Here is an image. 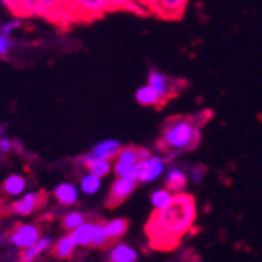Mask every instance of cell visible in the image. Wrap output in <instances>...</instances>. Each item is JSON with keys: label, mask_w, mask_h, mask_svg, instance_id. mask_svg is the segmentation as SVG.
<instances>
[{"label": "cell", "mask_w": 262, "mask_h": 262, "mask_svg": "<svg viewBox=\"0 0 262 262\" xmlns=\"http://www.w3.org/2000/svg\"><path fill=\"white\" fill-rule=\"evenodd\" d=\"M196 215L195 200L192 195L187 193H176L170 204L154 212L148 223V234L151 242L162 244L165 247L166 242H176L179 237L192 226Z\"/></svg>", "instance_id": "cell-1"}, {"label": "cell", "mask_w": 262, "mask_h": 262, "mask_svg": "<svg viewBox=\"0 0 262 262\" xmlns=\"http://www.w3.org/2000/svg\"><path fill=\"white\" fill-rule=\"evenodd\" d=\"M203 118L192 116H173L163 124L159 148L165 152V159H173L178 154L193 149L201 140Z\"/></svg>", "instance_id": "cell-2"}, {"label": "cell", "mask_w": 262, "mask_h": 262, "mask_svg": "<svg viewBox=\"0 0 262 262\" xmlns=\"http://www.w3.org/2000/svg\"><path fill=\"white\" fill-rule=\"evenodd\" d=\"M149 154L146 148L138 146H121L112 160V171L118 178H134L137 179L141 159Z\"/></svg>", "instance_id": "cell-3"}, {"label": "cell", "mask_w": 262, "mask_h": 262, "mask_svg": "<svg viewBox=\"0 0 262 262\" xmlns=\"http://www.w3.org/2000/svg\"><path fill=\"white\" fill-rule=\"evenodd\" d=\"M16 16L20 17H46L57 19L64 17L63 0H20Z\"/></svg>", "instance_id": "cell-4"}, {"label": "cell", "mask_w": 262, "mask_h": 262, "mask_svg": "<svg viewBox=\"0 0 262 262\" xmlns=\"http://www.w3.org/2000/svg\"><path fill=\"white\" fill-rule=\"evenodd\" d=\"M66 16L77 19H94L108 11L105 0H63Z\"/></svg>", "instance_id": "cell-5"}, {"label": "cell", "mask_w": 262, "mask_h": 262, "mask_svg": "<svg viewBox=\"0 0 262 262\" xmlns=\"http://www.w3.org/2000/svg\"><path fill=\"white\" fill-rule=\"evenodd\" d=\"M165 166H166V159L163 156L149 152L145 159H141V162H140L137 181L143 182V184H149V182L157 181L163 174Z\"/></svg>", "instance_id": "cell-6"}, {"label": "cell", "mask_w": 262, "mask_h": 262, "mask_svg": "<svg viewBox=\"0 0 262 262\" xmlns=\"http://www.w3.org/2000/svg\"><path fill=\"white\" fill-rule=\"evenodd\" d=\"M149 86H152L159 98L162 99L163 104H166V101H168L170 98H173L176 94V88H174V80H171L168 76H165L163 73H160V71L157 69H151L149 74H148V82H146Z\"/></svg>", "instance_id": "cell-7"}, {"label": "cell", "mask_w": 262, "mask_h": 262, "mask_svg": "<svg viewBox=\"0 0 262 262\" xmlns=\"http://www.w3.org/2000/svg\"><path fill=\"white\" fill-rule=\"evenodd\" d=\"M138 181L134 179V178H118L112 187H110V192H108V206L113 207V206H118L121 204L137 187Z\"/></svg>", "instance_id": "cell-8"}, {"label": "cell", "mask_w": 262, "mask_h": 262, "mask_svg": "<svg viewBox=\"0 0 262 262\" xmlns=\"http://www.w3.org/2000/svg\"><path fill=\"white\" fill-rule=\"evenodd\" d=\"M190 0H157L154 13L165 19H178L184 14Z\"/></svg>", "instance_id": "cell-9"}, {"label": "cell", "mask_w": 262, "mask_h": 262, "mask_svg": "<svg viewBox=\"0 0 262 262\" xmlns=\"http://www.w3.org/2000/svg\"><path fill=\"white\" fill-rule=\"evenodd\" d=\"M42 203V193L38 192H29V193H22V196L13 203L11 210L17 215H30L33 213Z\"/></svg>", "instance_id": "cell-10"}, {"label": "cell", "mask_w": 262, "mask_h": 262, "mask_svg": "<svg viewBox=\"0 0 262 262\" xmlns=\"http://www.w3.org/2000/svg\"><path fill=\"white\" fill-rule=\"evenodd\" d=\"M121 143L120 140L115 138H107L102 140L99 143H96L90 152H86L88 159H107V160H113V157L116 156V152L121 149Z\"/></svg>", "instance_id": "cell-11"}, {"label": "cell", "mask_w": 262, "mask_h": 262, "mask_svg": "<svg viewBox=\"0 0 262 262\" xmlns=\"http://www.w3.org/2000/svg\"><path fill=\"white\" fill-rule=\"evenodd\" d=\"M39 239V231L36 226L33 225H22L19 226L10 237V241L19 247V248H27L33 244H36V241Z\"/></svg>", "instance_id": "cell-12"}, {"label": "cell", "mask_w": 262, "mask_h": 262, "mask_svg": "<svg viewBox=\"0 0 262 262\" xmlns=\"http://www.w3.org/2000/svg\"><path fill=\"white\" fill-rule=\"evenodd\" d=\"M79 163L86 166L88 173L98 176V178H107L112 173V160L107 159H88L86 152L79 157Z\"/></svg>", "instance_id": "cell-13"}, {"label": "cell", "mask_w": 262, "mask_h": 262, "mask_svg": "<svg viewBox=\"0 0 262 262\" xmlns=\"http://www.w3.org/2000/svg\"><path fill=\"white\" fill-rule=\"evenodd\" d=\"M54 196L63 206H73L79 200V188L71 182H61L55 187Z\"/></svg>", "instance_id": "cell-14"}, {"label": "cell", "mask_w": 262, "mask_h": 262, "mask_svg": "<svg viewBox=\"0 0 262 262\" xmlns=\"http://www.w3.org/2000/svg\"><path fill=\"white\" fill-rule=\"evenodd\" d=\"M187 182H188V178L182 168H179V166H170L168 171H166V188H168L170 192H174V193L182 192Z\"/></svg>", "instance_id": "cell-15"}, {"label": "cell", "mask_w": 262, "mask_h": 262, "mask_svg": "<svg viewBox=\"0 0 262 262\" xmlns=\"http://www.w3.org/2000/svg\"><path fill=\"white\" fill-rule=\"evenodd\" d=\"M135 99L140 105L143 107H157V105H163L162 99L159 98L157 91L149 86L148 83L140 86L137 91H135Z\"/></svg>", "instance_id": "cell-16"}, {"label": "cell", "mask_w": 262, "mask_h": 262, "mask_svg": "<svg viewBox=\"0 0 262 262\" xmlns=\"http://www.w3.org/2000/svg\"><path fill=\"white\" fill-rule=\"evenodd\" d=\"M4 192L10 196H19L26 192L27 188V181L20 174H10L5 181H4Z\"/></svg>", "instance_id": "cell-17"}, {"label": "cell", "mask_w": 262, "mask_h": 262, "mask_svg": "<svg viewBox=\"0 0 262 262\" xmlns=\"http://www.w3.org/2000/svg\"><path fill=\"white\" fill-rule=\"evenodd\" d=\"M51 247H52L51 237H39V239L36 241V244L26 248V251H24V254H22V260L24 262H32L33 259H36L39 256V253L49 250Z\"/></svg>", "instance_id": "cell-18"}, {"label": "cell", "mask_w": 262, "mask_h": 262, "mask_svg": "<svg viewBox=\"0 0 262 262\" xmlns=\"http://www.w3.org/2000/svg\"><path fill=\"white\" fill-rule=\"evenodd\" d=\"M104 229H105L108 241H116V239H120V237H123L126 234L127 222L124 219H115V220H110L108 223H105Z\"/></svg>", "instance_id": "cell-19"}, {"label": "cell", "mask_w": 262, "mask_h": 262, "mask_svg": "<svg viewBox=\"0 0 262 262\" xmlns=\"http://www.w3.org/2000/svg\"><path fill=\"white\" fill-rule=\"evenodd\" d=\"M110 257L113 262H135L137 260V251L134 248H130L129 245L120 244L113 247Z\"/></svg>", "instance_id": "cell-20"}, {"label": "cell", "mask_w": 262, "mask_h": 262, "mask_svg": "<svg viewBox=\"0 0 262 262\" xmlns=\"http://www.w3.org/2000/svg\"><path fill=\"white\" fill-rule=\"evenodd\" d=\"M101 185H102L101 178L94 176L91 173L83 174L82 179H80V190L85 195H96L101 190Z\"/></svg>", "instance_id": "cell-21"}, {"label": "cell", "mask_w": 262, "mask_h": 262, "mask_svg": "<svg viewBox=\"0 0 262 262\" xmlns=\"http://www.w3.org/2000/svg\"><path fill=\"white\" fill-rule=\"evenodd\" d=\"M91 225H93V223L83 222V223L79 225L76 229H73V237H74L76 245L86 247V245L91 244Z\"/></svg>", "instance_id": "cell-22"}, {"label": "cell", "mask_w": 262, "mask_h": 262, "mask_svg": "<svg viewBox=\"0 0 262 262\" xmlns=\"http://www.w3.org/2000/svg\"><path fill=\"white\" fill-rule=\"evenodd\" d=\"M77 245L74 242L73 234H68L64 237H61V239L57 242V245H55V254L58 257H68V256H71V253L74 251Z\"/></svg>", "instance_id": "cell-23"}, {"label": "cell", "mask_w": 262, "mask_h": 262, "mask_svg": "<svg viewBox=\"0 0 262 262\" xmlns=\"http://www.w3.org/2000/svg\"><path fill=\"white\" fill-rule=\"evenodd\" d=\"M171 200H173V193L168 188H159V190H156V192H152V195H151V204L154 206L156 210L166 207Z\"/></svg>", "instance_id": "cell-24"}, {"label": "cell", "mask_w": 262, "mask_h": 262, "mask_svg": "<svg viewBox=\"0 0 262 262\" xmlns=\"http://www.w3.org/2000/svg\"><path fill=\"white\" fill-rule=\"evenodd\" d=\"M107 241H108V239H107V234H105L104 225H102V223H93V225H91V244H90V245L102 247V245H105Z\"/></svg>", "instance_id": "cell-25"}, {"label": "cell", "mask_w": 262, "mask_h": 262, "mask_svg": "<svg viewBox=\"0 0 262 262\" xmlns=\"http://www.w3.org/2000/svg\"><path fill=\"white\" fill-rule=\"evenodd\" d=\"M108 5V11H134L140 13L132 0H105Z\"/></svg>", "instance_id": "cell-26"}, {"label": "cell", "mask_w": 262, "mask_h": 262, "mask_svg": "<svg viewBox=\"0 0 262 262\" xmlns=\"http://www.w3.org/2000/svg\"><path fill=\"white\" fill-rule=\"evenodd\" d=\"M83 222H85V215L82 212H69L63 220V226H64V229L73 231Z\"/></svg>", "instance_id": "cell-27"}, {"label": "cell", "mask_w": 262, "mask_h": 262, "mask_svg": "<svg viewBox=\"0 0 262 262\" xmlns=\"http://www.w3.org/2000/svg\"><path fill=\"white\" fill-rule=\"evenodd\" d=\"M22 26H24V22H22L20 16H16V17H13V19L5 20V22L2 24V26H0V32H2L4 35H7V36H13V33H14L16 30H19Z\"/></svg>", "instance_id": "cell-28"}, {"label": "cell", "mask_w": 262, "mask_h": 262, "mask_svg": "<svg viewBox=\"0 0 262 262\" xmlns=\"http://www.w3.org/2000/svg\"><path fill=\"white\" fill-rule=\"evenodd\" d=\"M13 49V38L0 32V58H5Z\"/></svg>", "instance_id": "cell-29"}, {"label": "cell", "mask_w": 262, "mask_h": 262, "mask_svg": "<svg viewBox=\"0 0 262 262\" xmlns=\"http://www.w3.org/2000/svg\"><path fill=\"white\" fill-rule=\"evenodd\" d=\"M140 13H154V7L157 0H132Z\"/></svg>", "instance_id": "cell-30"}, {"label": "cell", "mask_w": 262, "mask_h": 262, "mask_svg": "<svg viewBox=\"0 0 262 262\" xmlns=\"http://www.w3.org/2000/svg\"><path fill=\"white\" fill-rule=\"evenodd\" d=\"M204 173H206L204 166L198 165V166H193V168L190 170V174H187V178L190 179V182L200 184V182H203V179H204Z\"/></svg>", "instance_id": "cell-31"}, {"label": "cell", "mask_w": 262, "mask_h": 262, "mask_svg": "<svg viewBox=\"0 0 262 262\" xmlns=\"http://www.w3.org/2000/svg\"><path fill=\"white\" fill-rule=\"evenodd\" d=\"M14 148V141L11 138H8L7 135H4L0 138V156H5L10 154Z\"/></svg>", "instance_id": "cell-32"}, {"label": "cell", "mask_w": 262, "mask_h": 262, "mask_svg": "<svg viewBox=\"0 0 262 262\" xmlns=\"http://www.w3.org/2000/svg\"><path fill=\"white\" fill-rule=\"evenodd\" d=\"M11 13H17V8H19V4H20V0H0Z\"/></svg>", "instance_id": "cell-33"}, {"label": "cell", "mask_w": 262, "mask_h": 262, "mask_svg": "<svg viewBox=\"0 0 262 262\" xmlns=\"http://www.w3.org/2000/svg\"><path fill=\"white\" fill-rule=\"evenodd\" d=\"M5 135V127L4 126H0V138H2Z\"/></svg>", "instance_id": "cell-34"}, {"label": "cell", "mask_w": 262, "mask_h": 262, "mask_svg": "<svg viewBox=\"0 0 262 262\" xmlns=\"http://www.w3.org/2000/svg\"><path fill=\"white\" fill-rule=\"evenodd\" d=\"M110 262H113V260H110Z\"/></svg>", "instance_id": "cell-35"}]
</instances>
